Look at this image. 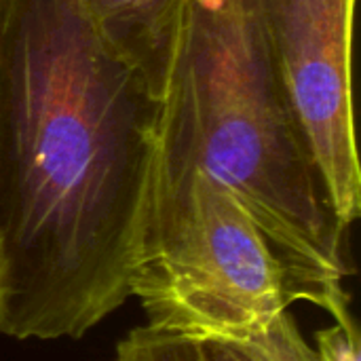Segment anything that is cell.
I'll return each instance as SVG.
<instances>
[{
    "label": "cell",
    "instance_id": "obj_4",
    "mask_svg": "<svg viewBox=\"0 0 361 361\" xmlns=\"http://www.w3.org/2000/svg\"><path fill=\"white\" fill-rule=\"evenodd\" d=\"M260 25L336 218L361 214L353 114L355 0H256Z\"/></svg>",
    "mask_w": 361,
    "mask_h": 361
},
{
    "label": "cell",
    "instance_id": "obj_7",
    "mask_svg": "<svg viewBox=\"0 0 361 361\" xmlns=\"http://www.w3.org/2000/svg\"><path fill=\"white\" fill-rule=\"evenodd\" d=\"M116 361H197V355L190 336L146 326L118 343Z\"/></svg>",
    "mask_w": 361,
    "mask_h": 361
},
{
    "label": "cell",
    "instance_id": "obj_8",
    "mask_svg": "<svg viewBox=\"0 0 361 361\" xmlns=\"http://www.w3.org/2000/svg\"><path fill=\"white\" fill-rule=\"evenodd\" d=\"M317 353L322 361H361L360 357V330L355 319L336 322L328 330L315 334Z\"/></svg>",
    "mask_w": 361,
    "mask_h": 361
},
{
    "label": "cell",
    "instance_id": "obj_2",
    "mask_svg": "<svg viewBox=\"0 0 361 361\" xmlns=\"http://www.w3.org/2000/svg\"><path fill=\"white\" fill-rule=\"evenodd\" d=\"M224 186L286 252L341 279L347 228L328 201L256 0H188L159 106L157 173Z\"/></svg>",
    "mask_w": 361,
    "mask_h": 361
},
{
    "label": "cell",
    "instance_id": "obj_3",
    "mask_svg": "<svg viewBox=\"0 0 361 361\" xmlns=\"http://www.w3.org/2000/svg\"><path fill=\"white\" fill-rule=\"evenodd\" d=\"M341 277L279 247L218 182L186 171L154 178L131 281L148 326L184 336L243 338L307 300L353 319Z\"/></svg>",
    "mask_w": 361,
    "mask_h": 361
},
{
    "label": "cell",
    "instance_id": "obj_6",
    "mask_svg": "<svg viewBox=\"0 0 361 361\" xmlns=\"http://www.w3.org/2000/svg\"><path fill=\"white\" fill-rule=\"evenodd\" d=\"M197 361H322L309 347L290 313L279 315L262 332L231 336H190Z\"/></svg>",
    "mask_w": 361,
    "mask_h": 361
},
{
    "label": "cell",
    "instance_id": "obj_1",
    "mask_svg": "<svg viewBox=\"0 0 361 361\" xmlns=\"http://www.w3.org/2000/svg\"><path fill=\"white\" fill-rule=\"evenodd\" d=\"M159 106L78 0H0V334L80 338L131 296Z\"/></svg>",
    "mask_w": 361,
    "mask_h": 361
},
{
    "label": "cell",
    "instance_id": "obj_5",
    "mask_svg": "<svg viewBox=\"0 0 361 361\" xmlns=\"http://www.w3.org/2000/svg\"><path fill=\"white\" fill-rule=\"evenodd\" d=\"M97 36L161 99L188 0H78Z\"/></svg>",
    "mask_w": 361,
    "mask_h": 361
}]
</instances>
